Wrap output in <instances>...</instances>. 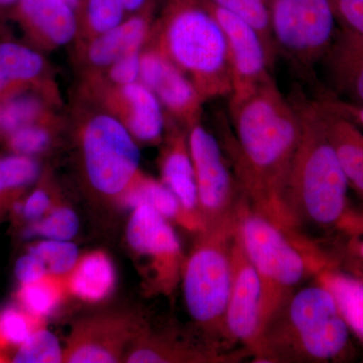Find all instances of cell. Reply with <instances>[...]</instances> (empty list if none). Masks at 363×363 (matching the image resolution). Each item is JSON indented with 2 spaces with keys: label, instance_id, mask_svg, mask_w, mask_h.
Instances as JSON below:
<instances>
[{
  "label": "cell",
  "instance_id": "cell-37",
  "mask_svg": "<svg viewBox=\"0 0 363 363\" xmlns=\"http://www.w3.org/2000/svg\"><path fill=\"white\" fill-rule=\"evenodd\" d=\"M338 28L363 35V0H329Z\"/></svg>",
  "mask_w": 363,
  "mask_h": 363
},
{
  "label": "cell",
  "instance_id": "cell-36",
  "mask_svg": "<svg viewBox=\"0 0 363 363\" xmlns=\"http://www.w3.org/2000/svg\"><path fill=\"white\" fill-rule=\"evenodd\" d=\"M49 133L44 128L26 125L11 133V145L18 154L32 156L47 149Z\"/></svg>",
  "mask_w": 363,
  "mask_h": 363
},
{
  "label": "cell",
  "instance_id": "cell-27",
  "mask_svg": "<svg viewBox=\"0 0 363 363\" xmlns=\"http://www.w3.org/2000/svg\"><path fill=\"white\" fill-rule=\"evenodd\" d=\"M79 228L80 220L77 213L70 206L55 201L45 216L28 224L25 233L28 238L72 240L77 235Z\"/></svg>",
  "mask_w": 363,
  "mask_h": 363
},
{
  "label": "cell",
  "instance_id": "cell-17",
  "mask_svg": "<svg viewBox=\"0 0 363 363\" xmlns=\"http://www.w3.org/2000/svg\"><path fill=\"white\" fill-rule=\"evenodd\" d=\"M318 104L350 189L363 202V131L350 118L330 108L323 100Z\"/></svg>",
  "mask_w": 363,
  "mask_h": 363
},
{
  "label": "cell",
  "instance_id": "cell-46",
  "mask_svg": "<svg viewBox=\"0 0 363 363\" xmlns=\"http://www.w3.org/2000/svg\"><path fill=\"white\" fill-rule=\"evenodd\" d=\"M67 1H68L74 9H76V7H77L83 0H67Z\"/></svg>",
  "mask_w": 363,
  "mask_h": 363
},
{
  "label": "cell",
  "instance_id": "cell-8",
  "mask_svg": "<svg viewBox=\"0 0 363 363\" xmlns=\"http://www.w3.org/2000/svg\"><path fill=\"white\" fill-rule=\"evenodd\" d=\"M188 143L205 229H235L238 207L245 196L222 145L198 123L191 126Z\"/></svg>",
  "mask_w": 363,
  "mask_h": 363
},
{
  "label": "cell",
  "instance_id": "cell-33",
  "mask_svg": "<svg viewBox=\"0 0 363 363\" xmlns=\"http://www.w3.org/2000/svg\"><path fill=\"white\" fill-rule=\"evenodd\" d=\"M342 235L345 242L332 255L336 266L346 272L363 269V211H357Z\"/></svg>",
  "mask_w": 363,
  "mask_h": 363
},
{
  "label": "cell",
  "instance_id": "cell-24",
  "mask_svg": "<svg viewBox=\"0 0 363 363\" xmlns=\"http://www.w3.org/2000/svg\"><path fill=\"white\" fill-rule=\"evenodd\" d=\"M147 33L145 18H133L116 28L99 33L89 48V58L95 65L108 66L119 59L138 52Z\"/></svg>",
  "mask_w": 363,
  "mask_h": 363
},
{
  "label": "cell",
  "instance_id": "cell-18",
  "mask_svg": "<svg viewBox=\"0 0 363 363\" xmlns=\"http://www.w3.org/2000/svg\"><path fill=\"white\" fill-rule=\"evenodd\" d=\"M161 175L162 183L176 195L186 212L203 222L188 138L182 135L172 138L162 155Z\"/></svg>",
  "mask_w": 363,
  "mask_h": 363
},
{
  "label": "cell",
  "instance_id": "cell-41",
  "mask_svg": "<svg viewBox=\"0 0 363 363\" xmlns=\"http://www.w3.org/2000/svg\"><path fill=\"white\" fill-rule=\"evenodd\" d=\"M323 101L330 108L347 117L363 130V104H348V102L333 97L327 98Z\"/></svg>",
  "mask_w": 363,
  "mask_h": 363
},
{
  "label": "cell",
  "instance_id": "cell-35",
  "mask_svg": "<svg viewBox=\"0 0 363 363\" xmlns=\"http://www.w3.org/2000/svg\"><path fill=\"white\" fill-rule=\"evenodd\" d=\"M123 0H87V18L94 32L102 33L123 23Z\"/></svg>",
  "mask_w": 363,
  "mask_h": 363
},
{
  "label": "cell",
  "instance_id": "cell-28",
  "mask_svg": "<svg viewBox=\"0 0 363 363\" xmlns=\"http://www.w3.org/2000/svg\"><path fill=\"white\" fill-rule=\"evenodd\" d=\"M240 16L259 32L272 58L276 57V45L272 39L269 21V0H201Z\"/></svg>",
  "mask_w": 363,
  "mask_h": 363
},
{
  "label": "cell",
  "instance_id": "cell-14",
  "mask_svg": "<svg viewBox=\"0 0 363 363\" xmlns=\"http://www.w3.org/2000/svg\"><path fill=\"white\" fill-rule=\"evenodd\" d=\"M250 357L247 350H224L205 342L179 337L147 327L136 339L124 362L128 363H233Z\"/></svg>",
  "mask_w": 363,
  "mask_h": 363
},
{
  "label": "cell",
  "instance_id": "cell-39",
  "mask_svg": "<svg viewBox=\"0 0 363 363\" xmlns=\"http://www.w3.org/2000/svg\"><path fill=\"white\" fill-rule=\"evenodd\" d=\"M49 274L45 262L33 253L28 252L16 260L14 274L21 285L35 283Z\"/></svg>",
  "mask_w": 363,
  "mask_h": 363
},
{
  "label": "cell",
  "instance_id": "cell-6",
  "mask_svg": "<svg viewBox=\"0 0 363 363\" xmlns=\"http://www.w3.org/2000/svg\"><path fill=\"white\" fill-rule=\"evenodd\" d=\"M235 229L209 228L197 233L186 257L181 286L189 316L205 342L231 350L225 315L233 283L231 245Z\"/></svg>",
  "mask_w": 363,
  "mask_h": 363
},
{
  "label": "cell",
  "instance_id": "cell-44",
  "mask_svg": "<svg viewBox=\"0 0 363 363\" xmlns=\"http://www.w3.org/2000/svg\"><path fill=\"white\" fill-rule=\"evenodd\" d=\"M16 2H18V0H0V6H11Z\"/></svg>",
  "mask_w": 363,
  "mask_h": 363
},
{
  "label": "cell",
  "instance_id": "cell-5",
  "mask_svg": "<svg viewBox=\"0 0 363 363\" xmlns=\"http://www.w3.org/2000/svg\"><path fill=\"white\" fill-rule=\"evenodd\" d=\"M162 54L202 98L230 96L233 77L225 35L201 0H174L167 11Z\"/></svg>",
  "mask_w": 363,
  "mask_h": 363
},
{
  "label": "cell",
  "instance_id": "cell-3",
  "mask_svg": "<svg viewBox=\"0 0 363 363\" xmlns=\"http://www.w3.org/2000/svg\"><path fill=\"white\" fill-rule=\"evenodd\" d=\"M351 335L335 298L315 279L274 313L250 357L264 363L347 362L354 357Z\"/></svg>",
  "mask_w": 363,
  "mask_h": 363
},
{
  "label": "cell",
  "instance_id": "cell-43",
  "mask_svg": "<svg viewBox=\"0 0 363 363\" xmlns=\"http://www.w3.org/2000/svg\"><path fill=\"white\" fill-rule=\"evenodd\" d=\"M9 79L7 78L6 74H4V70H2L1 67H0V90L4 89V86L9 83Z\"/></svg>",
  "mask_w": 363,
  "mask_h": 363
},
{
  "label": "cell",
  "instance_id": "cell-31",
  "mask_svg": "<svg viewBox=\"0 0 363 363\" xmlns=\"http://www.w3.org/2000/svg\"><path fill=\"white\" fill-rule=\"evenodd\" d=\"M43 59L37 52L11 43L0 45V67L11 80H30L42 71Z\"/></svg>",
  "mask_w": 363,
  "mask_h": 363
},
{
  "label": "cell",
  "instance_id": "cell-25",
  "mask_svg": "<svg viewBox=\"0 0 363 363\" xmlns=\"http://www.w3.org/2000/svg\"><path fill=\"white\" fill-rule=\"evenodd\" d=\"M40 175V167L32 157L18 155L0 159V219L13 211L18 196Z\"/></svg>",
  "mask_w": 363,
  "mask_h": 363
},
{
  "label": "cell",
  "instance_id": "cell-32",
  "mask_svg": "<svg viewBox=\"0 0 363 363\" xmlns=\"http://www.w3.org/2000/svg\"><path fill=\"white\" fill-rule=\"evenodd\" d=\"M40 320L23 308L9 307L0 312V350L21 346L40 328Z\"/></svg>",
  "mask_w": 363,
  "mask_h": 363
},
{
  "label": "cell",
  "instance_id": "cell-23",
  "mask_svg": "<svg viewBox=\"0 0 363 363\" xmlns=\"http://www.w3.org/2000/svg\"><path fill=\"white\" fill-rule=\"evenodd\" d=\"M18 4L23 16L55 45H65L75 35V9L67 0H18Z\"/></svg>",
  "mask_w": 363,
  "mask_h": 363
},
{
  "label": "cell",
  "instance_id": "cell-30",
  "mask_svg": "<svg viewBox=\"0 0 363 363\" xmlns=\"http://www.w3.org/2000/svg\"><path fill=\"white\" fill-rule=\"evenodd\" d=\"M28 252L45 262L49 274L66 277L77 264L79 250L71 240H43L28 248Z\"/></svg>",
  "mask_w": 363,
  "mask_h": 363
},
{
  "label": "cell",
  "instance_id": "cell-12",
  "mask_svg": "<svg viewBox=\"0 0 363 363\" xmlns=\"http://www.w3.org/2000/svg\"><path fill=\"white\" fill-rule=\"evenodd\" d=\"M207 7L225 35L233 77L230 97H240L272 80L274 59L264 40L252 25L235 14L211 4Z\"/></svg>",
  "mask_w": 363,
  "mask_h": 363
},
{
  "label": "cell",
  "instance_id": "cell-38",
  "mask_svg": "<svg viewBox=\"0 0 363 363\" xmlns=\"http://www.w3.org/2000/svg\"><path fill=\"white\" fill-rule=\"evenodd\" d=\"M55 200L45 189H37L32 194L28 196L25 201L21 202L18 212L23 217V220L28 224L39 220L43 216L48 213Z\"/></svg>",
  "mask_w": 363,
  "mask_h": 363
},
{
  "label": "cell",
  "instance_id": "cell-22",
  "mask_svg": "<svg viewBox=\"0 0 363 363\" xmlns=\"http://www.w3.org/2000/svg\"><path fill=\"white\" fill-rule=\"evenodd\" d=\"M123 94L130 107L126 128L133 138L143 143L159 142L164 126L159 98L147 86L138 82L123 86Z\"/></svg>",
  "mask_w": 363,
  "mask_h": 363
},
{
  "label": "cell",
  "instance_id": "cell-34",
  "mask_svg": "<svg viewBox=\"0 0 363 363\" xmlns=\"http://www.w3.org/2000/svg\"><path fill=\"white\" fill-rule=\"evenodd\" d=\"M40 104L30 96H21L9 100L0 108V128L13 133L28 125L38 116Z\"/></svg>",
  "mask_w": 363,
  "mask_h": 363
},
{
  "label": "cell",
  "instance_id": "cell-29",
  "mask_svg": "<svg viewBox=\"0 0 363 363\" xmlns=\"http://www.w3.org/2000/svg\"><path fill=\"white\" fill-rule=\"evenodd\" d=\"M11 359L14 363H62L63 347L54 333L40 327L16 348Z\"/></svg>",
  "mask_w": 363,
  "mask_h": 363
},
{
  "label": "cell",
  "instance_id": "cell-47",
  "mask_svg": "<svg viewBox=\"0 0 363 363\" xmlns=\"http://www.w3.org/2000/svg\"><path fill=\"white\" fill-rule=\"evenodd\" d=\"M0 359H4V357H1V354H0Z\"/></svg>",
  "mask_w": 363,
  "mask_h": 363
},
{
  "label": "cell",
  "instance_id": "cell-21",
  "mask_svg": "<svg viewBox=\"0 0 363 363\" xmlns=\"http://www.w3.org/2000/svg\"><path fill=\"white\" fill-rule=\"evenodd\" d=\"M314 279L335 298L351 334L363 346V279L336 264L324 267Z\"/></svg>",
  "mask_w": 363,
  "mask_h": 363
},
{
  "label": "cell",
  "instance_id": "cell-4",
  "mask_svg": "<svg viewBox=\"0 0 363 363\" xmlns=\"http://www.w3.org/2000/svg\"><path fill=\"white\" fill-rule=\"evenodd\" d=\"M236 236L259 277L262 285L260 332L306 279L335 260L307 236L288 233L241 200ZM260 334V333H259Z\"/></svg>",
  "mask_w": 363,
  "mask_h": 363
},
{
  "label": "cell",
  "instance_id": "cell-11",
  "mask_svg": "<svg viewBox=\"0 0 363 363\" xmlns=\"http://www.w3.org/2000/svg\"><path fill=\"white\" fill-rule=\"evenodd\" d=\"M147 327L145 317L135 311H109L82 318L67 338L62 363L124 362Z\"/></svg>",
  "mask_w": 363,
  "mask_h": 363
},
{
  "label": "cell",
  "instance_id": "cell-20",
  "mask_svg": "<svg viewBox=\"0 0 363 363\" xmlns=\"http://www.w3.org/2000/svg\"><path fill=\"white\" fill-rule=\"evenodd\" d=\"M65 279L69 295L85 303H99L109 297L116 286V269L106 252L94 250L80 255Z\"/></svg>",
  "mask_w": 363,
  "mask_h": 363
},
{
  "label": "cell",
  "instance_id": "cell-16",
  "mask_svg": "<svg viewBox=\"0 0 363 363\" xmlns=\"http://www.w3.org/2000/svg\"><path fill=\"white\" fill-rule=\"evenodd\" d=\"M336 99L363 104V35L338 28L321 62Z\"/></svg>",
  "mask_w": 363,
  "mask_h": 363
},
{
  "label": "cell",
  "instance_id": "cell-1",
  "mask_svg": "<svg viewBox=\"0 0 363 363\" xmlns=\"http://www.w3.org/2000/svg\"><path fill=\"white\" fill-rule=\"evenodd\" d=\"M233 135L225 128L223 147L241 192L253 209L288 233L284 189L300 142L302 123L296 105L274 79L240 97L229 98Z\"/></svg>",
  "mask_w": 363,
  "mask_h": 363
},
{
  "label": "cell",
  "instance_id": "cell-13",
  "mask_svg": "<svg viewBox=\"0 0 363 363\" xmlns=\"http://www.w3.org/2000/svg\"><path fill=\"white\" fill-rule=\"evenodd\" d=\"M233 283L225 315L227 342L240 344L252 355L260 333L262 285L236 233L231 245Z\"/></svg>",
  "mask_w": 363,
  "mask_h": 363
},
{
  "label": "cell",
  "instance_id": "cell-9",
  "mask_svg": "<svg viewBox=\"0 0 363 363\" xmlns=\"http://www.w3.org/2000/svg\"><path fill=\"white\" fill-rule=\"evenodd\" d=\"M269 9L277 51L306 69L320 63L338 28L329 0H269Z\"/></svg>",
  "mask_w": 363,
  "mask_h": 363
},
{
  "label": "cell",
  "instance_id": "cell-10",
  "mask_svg": "<svg viewBox=\"0 0 363 363\" xmlns=\"http://www.w3.org/2000/svg\"><path fill=\"white\" fill-rule=\"evenodd\" d=\"M126 241L131 252L145 262L147 293L173 295L181 285L186 255L172 222L150 205H138L128 219Z\"/></svg>",
  "mask_w": 363,
  "mask_h": 363
},
{
  "label": "cell",
  "instance_id": "cell-19",
  "mask_svg": "<svg viewBox=\"0 0 363 363\" xmlns=\"http://www.w3.org/2000/svg\"><path fill=\"white\" fill-rule=\"evenodd\" d=\"M140 204L150 205L169 222H175L188 231L199 233L205 230L203 222L186 212L176 195L162 182L138 174L118 205L133 209Z\"/></svg>",
  "mask_w": 363,
  "mask_h": 363
},
{
  "label": "cell",
  "instance_id": "cell-40",
  "mask_svg": "<svg viewBox=\"0 0 363 363\" xmlns=\"http://www.w3.org/2000/svg\"><path fill=\"white\" fill-rule=\"evenodd\" d=\"M111 77L117 84L126 86L136 82L140 73V56L138 52L128 55L112 64Z\"/></svg>",
  "mask_w": 363,
  "mask_h": 363
},
{
  "label": "cell",
  "instance_id": "cell-7",
  "mask_svg": "<svg viewBox=\"0 0 363 363\" xmlns=\"http://www.w3.org/2000/svg\"><path fill=\"white\" fill-rule=\"evenodd\" d=\"M82 150L91 188L119 204L138 175L140 152L135 138L114 117L99 116L86 125Z\"/></svg>",
  "mask_w": 363,
  "mask_h": 363
},
{
  "label": "cell",
  "instance_id": "cell-2",
  "mask_svg": "<svg viewBox=\"0 0 363 363\" xmlns=\"http://www.w3.org/2000/svg\"><path fill=\"white\" fill-rule=\"evenodd\" d=\"M296 107L302 131L284 189L286 215L300 233L307 227L341 233L355 212L348 198L347 179L318 101L300 102Z\"/></svg>",
  "mask_w": 363,
  "mask_h": 363
},
{
  "label": "cell",
  "instance_id": "cell-15",
  "mask_svg": "<svg viewBox=\"0 0 363 363\" xmlns=\"http://www.w3.org/2000/svg\"><path fill=\"white\" fill-rule=\"evenodd\" d=\"M140 77L167 108L191 126L197 123L203 98L190 79L162 52H150L140 57Z\"/></svg>",
  "mask_w": 363,
  "mask_h": 363
},
{
  "label": "cell",
  "instance_id": "cell-45",
  "mask_svg": "<svg viewBox=\"0 0 363 363\" xmlns=\"http://www.w3.org/2000/svg\"><path fill=\"white\" fill-rule=\"evenodd\" d=\"M350 274H354L358 278L363 279V269H357V271L348 272Z\"/></svg>",
  "mask_w": 363,
  "mask_h": 363
},
{
  "label": "cell",
  "instance_id": "cell-42",
  "mask_svg": "<svg viewBox=\"0 0 363 363\" xmlns=\"http://www.w3.org/2000/svg\"><path fill=\"white\" fill-rule=\"evenodd\" d=\"M147 0H123L126 11H135L142 9Z\"/></svg>",
  "mask_w": 363,
  "mask_h": 363
},
{
  "label": "cell",
  "instance_id": "cell-26",
  "mask_svg": "<svg viewBox=\"0 0 363 363\" xmlns=\"http://www.w3.org/2000/svg\"><path fill=\"white\" fill-rule=\"evenodd\" d=\"M67 295L69 292L65 277L48 274L35 283L21 285L18 300L26 312L44 319L56 311Z\"/></svg>",
  "mask_w": 363,
  "mask_h": 363
}]
</instances>
